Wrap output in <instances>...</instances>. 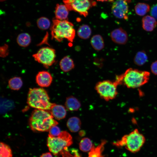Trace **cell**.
Instances as JSON below:
<instances>
[{
    "instance_id": "obj_33",
    "label": "cell",
    "mask_w": 157,
    "mask_h": 157,
    "mask_svg": "<svg viewBox=\"0 0 157 157\" xmlns=\"http://www.w3.org/2000/svg\"><path fill=\"white\" fill-rule=\"evenodd\" d=\"M150 13L152 17L157 19V3L152 7Z\"/></svg>"
},
{
    "instance_id": "obj_20",
    "label": "cell",
    "mask_w": 157,
    "mask_h": 157,
    "mask_svg": "<svg viewBox=\"0 0 157 157\" xmlns=\"http://www.w3.org/2000/svg\"><path fill=\"white\" fill-rule=\"evenodd\" d=\"M91 44L95 50H100L104 47V43L102 37L100 35L93 36L91 40Z\"/></svg>"
},
{
    "instance_id": "obj_12",
    "label": "cell",
    "mask_w": 157,
    "mask_h": 157,
    "mask_svg": "<svg viewBox=\"0 0 157 157\" xmlns=\"http://www.w3.org/2000/svg\"><path fill=\"white\" fill-rule=\"evenodd\" d=\"M52 77L51 74L46 71L39 72L36 77V81L37 84L42 87L49 86L52 81Z\"/></svg>"
},
{
    "instance_id": "obj_25",
    "label": "cell",
    "mask_w": 157,
    "mask_h": 157,
    "mask_svg": "<svg viewBox=\"0 0 157 157\" xmlns=\"http://www.w3.org/2000/svg\"><path fill=\"white\" fill-rule=\"evenodd\" d=\"M23 82L21 78L15 77L10 79L8 82L9 88L13 90H18L22 87Z\"/></svg>"
},
{
    "instance_id": "obj_29",
    "label": "cell",
    "mask_w": 157,
    "mask_h": 157,
    "mask_svg": "<svg viewBox=\"0 0 157 157\" xmlns=\"http://www.w3.org/2000/svg\"><path fill=\"white\" fill-rule=\"evenodd\" d=\"M37 25L38 27L42 30L48 29L50 25L49 20L47 18L42 17L39 18L37 21Z\"/></svg>"
},
{
    "instance_id": "obj_27",
    "label": "cell",
    "mask_w": 157,
    "mask_h": 157,
    "mask_svg": "<svg viewBox=\"0 0 157 157\" xmlns=\"http://www.w3.org/2000/svg\"><path fill=\"white\" fill-rule=\"evenodd\" d=\"M0 148V157H13L11 150L8 145L3 142H1Z\"/></svg>"
},
{
    "instance_id": "obj_36",
    "label": "cell",
    "mask_w": 157,
    "mask_h": 157,
    "mask_svg": "<svg viewBox=\"0 0 157 157\" xmlns=\"http://www.w3.org/2000/svg\"><path fill=\"white\" fill-rule=\"evenodd\" d=\"M97 1L101 2H112L114 0H97Z\"/></svg>"
},
{
    "instance_id": "obj_5",
    "label": "cell",
    "mask_w": 157,
    "mask_h": 157,
    "mask_svg": "<svg viewBox=\"0 0 157 157\" xmlns=\"http://www.w3.org/2000/svg\"><path fill=\"white\" fill-rule=\"evenodd\" d=\"M121 75L122 84L128 88H136L142 86L148 82L150 73L147 71L129 68Z\"/></svg>"
},
{
    "instance_id": "obj_14",
    "label": "cell",
    "mask_w": 157,
    "mask_h": 157,
    "mask_svg": "<svg viewBox=\"0 0 157 157\" xmlns=\"http://www.w3.org/2000/svg\"><path fill=\"white\" fill-rule=\"evenodd\" d=\"M50 111L53 118L57 120H60L65 118L67 112L65 107L60 105L55 104Z\"/></svg>"
},
{
    "instance_id": "obj_37",
    "label": "cell",
    "mask_w": 157,
    "mask_h": 157,
    "mask_svg": "<svg viewBox=\"0 0 157 157\" xmlns=\"http://www.w3.org/2000/svg\"><path fill=\"white\" fill-rule=\"evenodd\" d=\"M5 0H0L1 1H5Z\"/></svg>"
},
{
    "instance_id": "obj_17",
    "label": "cell",
    "mask_w": 157,
    "mask_h": 157,
    "mask_svg": "<svg viewBox=\"0 0 157 157\" xmlns=\"http://www.w3.org/2000/svg\"><path fill=\"white\" fill-rule=\"evenodd\" d=\"M81 122L79 118L72 117L69 118L67 121V125L72 132H75L79 131L81 128Z\"/></svg>"
},
{
    "instance_id": "obj_23",
    "label": "cell",
    "mask_w": 157,
    "mask_h": 157,
    "mask_svg": "<svg viewBox=\"0 0 157 157\" xmlns=\"http://www.w3.org/2000/svg\"><path fill=\"white\" fill-rule=\"evenodd\" d=\"M91 33V29L87 25L84 24L81 26L77 31L78 36L81 38L84 39L89 38Z\"/></svg>"
},
{
    "instance_id": "obj_10",
    "label": "cell",
    "mask_w": 157,
    "mask_h": 157,
    "mask_svg": "<svg viewBox=\"0 0 157 157\" xmlns=\"http://www.w3.org/2000/svg\"><path fill=\"white\" fill-rule=\"evenodd\" d=\"M128 0H116L113 3L111 10L116 17L125 20L128 19Z\"/></svg>"
},
{
    "instance_id": "obj_11",
    "label": "cell",
    "mask_w": 157,
    "mask_h": 157,
    "mask_svg": "<svg viewBox=\"0 0 157 157\" xmlns=\"http://www.w3.org/2000/svg\"><path fill=\"white\" fill-rule=\"evenodd\" d=\"M110 37L113 41L118 44H125L128 40V36L126 31L122 28L113 30L111 33Z\"/></svg>"
},
{
    "instance_id": "obj_19",
    "label": "cell",
    "mask_w": 157,
    "mask_h": 157,
    "mask_svg": "<svg viewBox=\"0 0 157 157\" xmlns=\"http://www.w3.org/2000/svg\"><path fill=\"white\" fill-rule=\"evenodd\" d=\"M59 65L61 69L65 72L70 71L74 66L72 60L68 56L63 58L60 60Z\"/></svg>"
},
{
    "instance_id": "obj_28",
    "label": "cell",
    "mask_w": 157,
    "mask_h": 157,
    "mask_svg": "<svg viewBox=\"0 0 157 157\" xmlns=\"http://www.w3.org/2000/svg\"><path fill=\"white\" fill-rule=\"evenodd\" d=\"M61 154L62 157H81L77 149L74 148L69 149L68 147L64 149Z\"/></svg>"
},
{
    "instance_id": "obj_32",
    "label": "cell",
    "mask_w": 157,
    "mask_h": 157,
    "mask_svg": "<svg viewBox=\"0 0 157 157\" xmlns=\"http://www.w3.org/2000/svg\"><path fill=\"white\" fill-rule=\"evenodd\" d=\"M8 47L7 45L5 44L0 47V56L4 57L7 56L8 54Z\"/></svg>"
},
{
    "instance_id": "obj_1",
    "label": "cell",
    "mask_w": 157,
    "mask_h": 157,
    "mask_svg": "<svg viewBox=\"0 0 157 157\" xmlns=\"http://www.w3.org/2000/svg\"><path fill=\"white\" fill-rule=\"evenodd\" d=\"M53 118L50 111L36 109L31 113L29 120V125L34 131H49L52 127L58 124Z\"/></svg>"
},
{
    "instance_id": "obj_4",
    "label": "cell",
    "mask_w": 157,
    "mask_h": 157,
    "mask_svg": "<svg viewBox=\"0 0 157 157\" xmlns=\"http://www.w3.org/2000/svg\"><path fill=\"white\" fill-rule=\"evenodd\" d=\"M145 141L144 136L137 129H135L113 144L117 147H124L130 152L135 153L140 149Z\"/></svg>"
},
{
    "instance_id": "obj_38",
    "label": "cell",
    "mask_w": 157,
    "mask_h": 157,
    "mask_svg": "<svg viewBox=\"0 0 157 157\" xmlns=\"http://www.w3.org/2000/svg\"></svg>"
},
{
    "instance_id": "obj_22",
    "label": "cell",
    "mask_w": 157,
    "mask_h": 157,
    "mask_svg": "<svg viewBox=\"0 0 157 157\" xmlns=\"http://www.w3.org/2000/svg\"><path fill=\"white\" fill-rule=\"evenodd\" d=\"M17 42L19 45L25 47L28 46L31 42L30 35L26 33H21L18 36L17 38Z\"/></svg>"
},
{
    "instance_id": "obj_35",
    "label": "cell",
    "mask_w": 157,
    "mask_h": 157,
    "mask_svg": "<svg viewBox=\"0 0 157 157\" xmlns=\"http://www.w3.org/2000/svg\"><path fill=\"white\" fill-rule=\"evenodd\" d=\"M40 157H53V156L51 153L47 152L42 154Z\"/></svg>"
},
{
    "instance_id": "obj_21",
    "label": "cell",
    "mask_w": 157,
    "mask_h": 157,
    "mask_svg": "<svg viewBox=\"0 0 157 157\" xmlns=\"http://www.w3.org/2000/svg\"><path fill=\"white\" fill-rule=\"evenodd\" d=\"M133 60L135 65L139 66H141L147 61L148 56L144 51H140L136 53Z\"/></svg>"
},
{
    "instance_id": "obj_13",
    "label": "cell",
    "mask_w": 157,
    "mask_h": 157,
    "mask_svg": "<svg viewBox=\"0 0 157 157\" xmlns=\"http://www.w3.org/2000/svg\"><path fill=\"white\" fill-rule=\"evenodd\" d=\"M157 25L156 19L149 15L144 17L142 19V26L143 28L147 31H152Z\"/></svg>"
},
{
    "instance_id": "obj_16",
    "label": "cell",
    "mask_w": 157,
    "mask_h": 157,
    "mask_svg": "<svg viewBox=\"0 0 157 157\" xmlns=\"http://www.w3.org/2000/svg\"><path fill=\"white\" fill-rule=\"evenodd\" d=\"M65 105V108L70 111H77L81 106L80 102L75 97L70 96L66 99Z\"/></svg>"
},
{
    "instance_id": "obj_3",
    "label": "cell",
    "mask_w": 157,
    "mask_h": 157,
    "mask_svg": "<svg viewBox=\"0 0 157 157\" xmlns=\"http://www.w3.org/2000/svg\"><path fill=\"white\" fill-rule=\"evenodd\" d=\"M27 103L31 107L37 109L50 110L55 104L51 102L46 91L41 88H30L28 91Z\"/></svg>"
},
{
    "instance_id": "obj_2",
    "label": "cell",
    "mask_w": 157,
    "mask_h": 157,
    "mask_svg": "<svg viewBox=\"0 0 157 157\" xmlns=\"http://www.w3.org/2000/svg\"><path fill=\"white\" fill-rule=\"evenodd\" d=\"M52 38L58 42L62 41L64 39L72 42L75 35L73 24L67 20H60L57 19L53 20L51 28Z\"/></svg>"
},
{
    "instance_id": "obj_7",
    "label": "cell",
    "mask_w": 157,
    "mask_h": 157,
    "mask_svg": "<svg viewBox=\"0 0 157 157\" xmlns=\"http://www.w3.org/2000/svg\"><path fill=\"white\" fill-rule=\"evenodd\" d=\"M121 84L116 79L114 81L104 80L98 82L96 85L95 89L99 96L106 101L115 98L117 94V86Z\"/></svg>"
},
{
    "instance_id": "obj_9",
    "label": "cell",
    "mask_w": 157,
    "mask_h": 157,
    "mask_svg": "<svg viewBox=\"0 0 157 157\" xmlns=\"http://www.w3.org/2000/svg\"><path fill=\"white\" fill-rule=\"evenodd\" d=\"M33 57L35 60L48 68L55 62V50L48 47H43L33 55Z\"/></svg>"
},
{
    "instance_id": "obj_24",
    "label": "cell",
    "mask_w": 157,
    "mask_h": 157,
    "mask_svg": "<svg viewBox=\"0 0 157 157\" xmlns=\"http://www.w3.org/2000/svg\"><path fill=\"white\" fill-rule=\"evenodd\" d=\"M150 9V6L148 4L143 3H138L135 7L136 13L140 16H143L146 15Z\"/></svg>"
},
{
    "instance_id": "obj_30",
    "label": "cell",
    "mask_w": 157,
    "mask_h": 157,
    "mask_svg": "<svg viewBox=\"0 0 157 157\" xmlns=\"http://www.w3.org/2000/svg\"><path fill=\"white\" fill-rule=\"evenodd\" d=\"M14 106L13 102L11 101L3 99L1 101V111H2V113L11 109Z\"/></svg>"
},
{
    "instance_id": "obj_34",
    "label": "cell",
    "mask_w": 157,
    "mask_h": 157,
    "mask_svg": "<svg viewBox=\"0 0 157 157\" xmlns=\"http://www.w3.org/2000/svg\"><path fill=\"white\" fill-rule=\"evenodd\" d=\"M151 69L153 74L157 75V60L152 63L151 65Z\"/></svg>"
},
{
    "instance_id": "obj_26",
    "label": "cell",
    "mask_w": 157,
    "mask_h": 157,
    "mask_svg": "<svg viewBox=\"0 0 157 157\" xmlns=\"http://www.w3.org/2000/svg\"><path fill=\"white\" fill-rule=\"evenodd\" d=\"M93 145L90 140L87 138H83L79 144L80 149L84 152H87L90 150Z\"/></svg>"
},
{
    "instance_id": "obj_6",
    "label": "cell",
    "mask_w": 157,
    "mask_h": 157,
    "mask_svg": "<svg viewBox=\"0 0 157 157\" xmlns=\"http://www.w3.org/2000/svg\"><path fill=\"white\" fill-rule=\"evenodd\" d=\"M72 143V138L66 131H61L57 137L48 135L47 145L49 151L54 155L61 154L63 151Z\"/></svg>"
},
{
    "instance_id": "obj_8",
    "label": "cell",
    "mask_w": 157,
    "mask_h": 157,
    "mask_svg": "<svg viewBox=\"0 0 157 157\" xmlns=\"http://www.w3.org/2000/svg\"><path fill=\"white\" fill-rule=\"evenodd\" d=\"M64 5L69 10H73L85 17L88 14L90 8L95 6L93 0H63Z\"/></svg>"
},
{
    "instance_id": "obj_31",
    "label": "cell",
    "mask_w": 157,
    "mask_h": 157,
    "mask_svg": "<svg viewBox=\"0 0 157 157\" xmlns=\"http://www.w3.org/2000/svg\"><path fill=\"white\" fill-rule=\"evenodd\" d=\"M60 131L59 128L56 126L52 127L49 131L50 135L54 137L58 136L60 133Z\"/></svg>"
},
{
    "instance_id": "obj_15",
    "label": "cell",
    "mask_w": 157,
    "mask_h": 157,
    "mask_svg": "<svg viewBox=\"0 0 157 157\" xmlns=\"http://www.w3.org/2000/svg\"><path fill=\"white\" fill-rule=\"evenodd\" d=\"M69 10L65 5L57 4L55 12L56 19L60 20H67Z\"/></svg>"
},
{
    "instance_id": "obj_18",
    "label": "cell",
    "mask_w": 157,
    "mask_h": 157,
    "mask_svg": "<svg viewBox=\"0 0 157 157\" xmlns=\"http://www.w3.org/2000/svg\"><path fill=\"white\" fill-rule=\"evenodd\" d=\"M106 142V140H103L97 147L93 145L89 153L88 157H104L102 153L104 149V146Z\"/></svg>"
}]
</instances>
